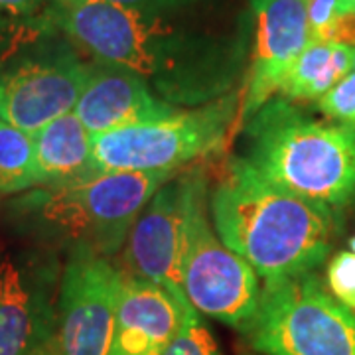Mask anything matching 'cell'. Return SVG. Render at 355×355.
Returning a JSON list of instances; mask_svg holds the SVG:
<instances>
[{
  "label": "cell",
  "mask_w": 355,
  "mask_h": 355,
  "mask_svg": "<svg viewBox=\"0 0 355 355\" xmlns=\"http://www.w3.org/2000/svg\"><path fill=\"white\" fill-rule=\"evenodd\" d=\"M67 38L99 64L123 67L176 109H191L233 91L241 58L235 46L200 36L164 14L109 0H48Z\"/></svg>",
  "instance_id": "1"
},
{
  "label": "cell",
  "mask_w": 355,
  "mask_h": 355,
  "mask_svg": "<svg viewBox=\"0 0 355 355\" xmlns=\"http://www.w3.org/2000/svg\"><path fill=\"white\" fill-rule=\"evenodd\" d=\"M209 207L219 239L263 282L312 272L330 253L334 209L275 186L243 158L229 162Z\"/></svg>",
  "instance_id": "2"
},
{
  "label": "cell",
  "mask_w": 355,
  "mask_h": 355,
  "mask_svg": "<svg viewBox=\"0 0 355 355\" xmlns=\"http://www.w3.org/2000/svg\"><path fill=\"white\" fill-rule=\"evenodd\" d=\"M282 190L330 209L355 200V127L272 97L243 125L239 156Z\"/></svg>",
  "instance_id": "3"
},
{
  "label": "cell",
  "mask_w": 355,
  "mask_h": 355,
  "mask_svg": "<svg viewBox=\"0 0 355 355\" xmlns=\"http://www.w3.org/2000/svg\"><path fill=\"white\" fill-rule=\"evenodd\" d=\"M174 172H103L22 200L42 231L71 251L111 257L127 241L144 205Z\"/></svg>",
  "instance_id": "4"
},
{
  "label": "cell",
  "mask_w": 355,
  "mask_h": 355,
  "mask_svg": "<svg viewBox=\"0 0 355 355\" xmlns=\"http://www.w3.org/2000/svg\"><path fill=\"white\" fill-rule=\"evenodd\" d=\"M241 91L214 101L178 109L164 119L93 137L97 174L103 172H174L196 158L217 153L237 125Z\"/></svg>",
  "instance_id": "5"
},
{
  "label": "cell",
  "mask_w": 355,
  "mask_h": 355,
  "mask_svg": "<svg viewBox=\"0 0 355 355\" xmlns=\"http://www.w3.org/2000/svg\"><path fill=\"white\" fill-rule=\"evenodd\" d=\"M243 336L263 355H355V312L312 270L263 282L257 314Z\"/></svg>",
  "instance_id": "6"
},
{
  "label": "cell",
  "mask_w": 355,
  "mask_h": 355,
  "mask_svg": "<svg viewBox=\"0 0 355 355\" xmlns=\"http://www.w3.org/2000/svg\"><path fill=\"white\" fill-rule=\"evenodd\" d=\"M182 284L191 308L235 330H247L261 300V282L247 261L219 239L207 217V188L200 170L186 174Z\"/></svg>",
  "instance_id": "7"
},
{
  "label": "cell",
  "mask_w": 355,
  "mask_h": 355,
  "mask_svg": "<svg viewBox=\"0 0 355 355\" xmlns=\"http://www.w3.org/2000/svg\"><path fill=\"white\" fill-rule=\"evenodd\" d=\"M89 65L55 32L40 40L0 69V116L28 135L38 132L76 109Z\"/></svg>",
  "instance_id": "8"
},
{
  "label": "cell",
  "mask_w": 355,
  "mask_h": 355,
  "mask_svg": "<svg viewBox=\"0 0 355 355\" xmlns=\"http://www.w3.org/2000/svg\"><path fill=\"white\" fill-rule=\"evenodd\" d=\"M121 268L101 254L71 251L58 292L53 355H107Z\"/></svg>",
  "instance_id": "9"
},
{
  "label": "cell",
  "mask_w": 355,
  "mask_h": 355,
  "mask_svg": "<svg viewBox=\"0 0 355 355\" xmlns=\"http://www.w3.org/2000/svg\"><path fill=\"white\" fill-rule=\"evenodd\" d=\"M254 18V50L251 73L241 91L237 125L253 116L280 91L284 77L310 44L306 0H251Z\"/></svg>",
  "instance_id": "10"
},
{
  "label": "cell",
  "mask_w": 355,
  "mask_h": 355,
  "mask_svg": "<svg viewBox=\"0 0 355 355\" xmlns=\"http://www.w3.org/2000/svg\"><path fill=\"white\" fill-rule=\"evenodd\" d=\"M186 225V174L174 176L144 205L125 247L128 272L188 302L182 284V247Z\"/></svg>",
  "instance_id": "11"
},
{
  "label": "cell",
  "mask_w": 355,
  "mask_h": 355,
  "mask_svg": "<svg viewBox=\"0 0 355 355\" xmlns=\"http://www.w3.org/2000/svg\"><path fill=\"white\" fill-rule=\"evenodd\" d=\"M55 272L48 266L0 261V355H32L55 338Z\"/></svg>",
  "instance_id": "12"
},
{
  "label": "cell",
  "mask_w": 355,
  "mask_h": 355,
  "mask_svg": "<svg viewBox=\"0 0 355 355\" xmlns=\"http://www.w3.org/2000/svg\"><path fill=\"white\" fill-rule=\"evenodd\" d=\"M176 107L154 95L146 81L123 67L93 62L73 113L91 137L113 132L176 113Z\"/></svg>",
  "instance_id": "13"
},
{
  "label": "cell",
  "mask_w": 355,
  "mask_h": 355,
  "mask_svg": "<svg viewBox=\"0 0 355 355\" xmlns=\"http://www.w3.org/2000/svg\"><path fill=\"white\" fill-rule=\"evenodd\" d=\"M162 286L121 268L113 338L107 355H162L176 336L182 308Z\"/></svg>",
  "instance_id": "14"
},
{
  "label": "cell",
  "mask_w": 355,
  "mask_h": 355,
  "mask_svg": "<svg viewBox=\"0 0 355 355\" xmlns=\"http://www.w3.org/2000/svg\"><path fill=\"white\" fill-rule=\"evenodd\" d=\"M38 186H65L95 176L93 137L73 111L32 135Z\"/></svg>",
  "instance_id": "15"
},
{
  "label": "cell",
  "mask_w": 355,
  "mask_h": 355,
  "mask_svg": "<svg viewBox=\"0 0 355 355\" xmlns=\"http://www.w3.org/2000/svg\"><path fill=\"white\" fill-rule=\"evenodd\" d=\"M355 50L334 42L310 40L284 77L280 97L288 101H320L354 69Z\"/></svg>",
  "instance_id": "16"
},
{
  "label": "cell",
  "mask_w": 355,
  "mask_h": 355,
  "mask_svg": "<svg viewBox=\"0 0 355 355\" xmlns=\"http://www.w3.org/2000/svg\"><path fill=\"white\" fill-rule=\"evenodd\" d=\"M38 186L34 139L0 116V191L28 190Z\"/></svg>",
  "instance_id": "17"
},
{
  "label": "cell",
  "mask_w": 355,
  "mask_h": 355,
  "mask_svg": "<svg viewBox=\"0 0 355 355\" xmlns=\"http://www.w3.org/2000/svg\"><path fill=\"white\" fill-rule=\"evenodd\" d=\"M162 355H223L209 328L200 314L188 304L182 308V318L176 336L168 343Z\"/></svg>",
  "instance_id": "18"
},
{
  "label": "cell",
  "mask_w": 355,
  "mask_h": 355,
  "mask_svg": "<svg viewBox=\"0 0 355 355\" xmlns=\"http://www.w3.org/2000/svg\"><path fill=\"white\" fill-rule=\"evenodd\" d=\"M318 109L331 123L355 127V67L318 101Z\"/></svg>",
  "instance_id": "19"
},
{
  "label": "cell",
  "mask_w": 355,
  "mask_h": 355,
  "mask_svg": "<svg viewBox=\"0 0 355 355\" xmlns=\"http://www.w3.org/2000/svg\"><path fill=\"white\" fill-rule=\"evenodd\" d=\"M326 282L331 296L345 308L355 312V253L342 251L326 268Z\"/></svg>",
  "instance_id": "20"
},
{
  "label": "cell",
  "mask_w": 355,
  "mask_h": 355,
  "mask_svg": "<svg viewBox=\"0 0 355 355\" xmlns=\"http://www.w3.org/2000/svg\"><path fill=\"white\" fill-rule=\"evenodd\" d=\"M308 6V24H310V34L312 40L324 42L331 24L342 12L354 10L347 6L343 0H306Z\"/></svg>",
  "instance_id": "21"
},
{
  "label": "cell",
  "mask_w": 355,
  "mask_h": 355,
  "mask_svg": "<svg viewBox=\"0 0 355 355\" xmlns=\"http://www.w3.org/2000/svg\"><path fill=\"white\" fill-rule=\"evenodd\" d=\"M324 42H334V44H342L347 48L355 50V10L342 12L336 22L331 24L330 32Z\"/></svg>",
  "instance_id": "22"
},
{
  "label": "cell",
  "mask_w": 355,
  "mask_h": 355,
  "mask_svg": "<svg viewBox=\"0 0 355 355\" xmlns=\"http://www.w3.org/2000/svg\"><path fill=\"white\" fill-rule=\"evenodd\" d=\"M109 2L135 8V10H144V12L164 14L166 10H176V8L188 6V4L200 2V0H109Z\"/></svg>",
  "instance_id": "23"
},
{
  "label": "cell",
  "mask_w": 355,
  "mask_h": 355,
  "mask_svg": "<svg viewBox=\"0 0 355 355\" xmlns=\"http://www.w3.org/2000/svg\"><path fill=\"white\" fill-rule=\"evenodd\" d=\"M48 0H0V16H32L44 12Z\"/></svg>",
  "instance_id": "24"
},
{
  "label": "cell",
  "mask_w": 355,
  "mask_h": 355,
  "mask_svg": "<svg viewBox=\"0 0 355 355\" xmlns=\"http://www.w3.org/2000/svg\"><path fill=\"white\" fill-rule=\"evenodd\" d=\"M32 355H53V342L50 345H46V347H42L38 352H34Z\"/></svg>",
  "instance_id": "25"
},
{
  "label": "cell",
  "mask_w": 355,
  "mask_h": 355,
  "mask_svg": "<svg viewBox=\"0 0 355 355\" xmlns=\"http://www.w3.org/2000/svg\"><path fill=\"white\" fill-rule=\"evenodd\" d=\"M343 2H345L347 6H352V8H354V10H355V0H343Z\"/></svg>",
  "instance_id": "26"
},
{
  "label": "cell",
  "mask_w": 355,
  "mask_h": 355,
  "mask_svg": "<svg viewBox=\"0 0 355 355\" xmlns=\"http://www.w3.org/2000/svg\"><path fill=\"white\" fill-rule=\"evenodd\" d=\"M349 249H352V251H354V253H355V235H354V237H352V241H349Z\"/></svg>",
  "instance_id": "27"
},
{
  "label": "cell",
  "mask_w": 355,
  "mask_h": 355,
  "mask_svg": "<svg viewBox=\"0 0 355 355\" xmlns=\"http://www.w3.org/2000/svg\"><path fill=\"white\" fill-rule=\"evenodd\" d=\"M354 67H355V58H354Z\"/></svg>",
  "instance_id": "28"
}]
</instances>
